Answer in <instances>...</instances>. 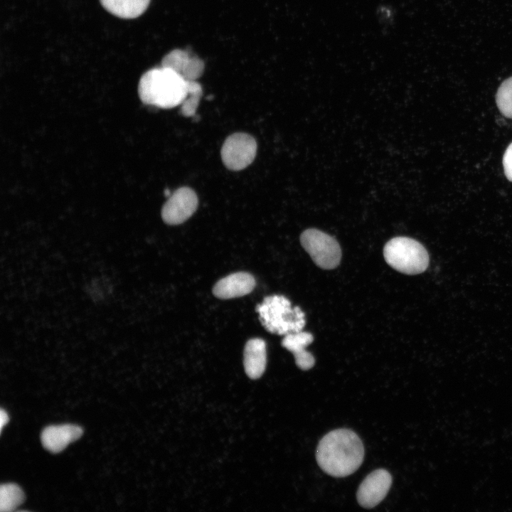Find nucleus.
Segmentation results:
<instances>
[{
	"label": "nucleus",
	"mask_w": 512,
	"mask_h": 512,
	"mask_svg": "<svg viewBox=\"0 0 512 512\" xmlns=\"http://www.w3.org/2000/svg\"><path fill=\"white\" fill-rule=\"evenodd\" d=\"M364 447L359 437L348 429H337L320 440L316 458L320 468L329 475L344 477L361 465Z\"/></svg>",
	"instance_id": "f257e3e1"
},
{
	"label": "nucleus",
	"mask_w": 512,
	"mask_h": 512,
	"mask_svg": "<svg viewBox=\"0 0 512 512\" xmlns=\"http://www.w3.org/2000/svg\"><path fill=\"white\" fill-rule=\"evenodd\" d=\"M188 91V81L170 68H154L144 73L138 84V95L146 105L163 109L180 106Z\"/></svg>",
	"instance_id": "f03ea898"
},
{
	"label": "nucleus",
	"mask_w": 512,
	"mask_h": 512,
	"mask_svg": "<svg viewBox=\"0 0 512 512\" xmlns=\"http://www.w3.org/2000/svg\"><path fill=\"white\" fill-rule=\"evenodd\" d=\"M256 311L262 325L271 334L285 336L299 332L306 324L304 311L299 306H292L282 295L265 297Z\"/></svg>",
	"instance_id": "7ed1b4c3"
},
{
	"label": "nucleus",
	"mask_w": 512,
	"mask_h": 512,
	"mask_svg": "<svg viewBox=\"0 0 512 512\" xmlns=\"http://www.w3.org/2000/svg\"><path fill=\"white\" fill-rule=\"evenodd\" d=\"M386 262L395 270L406 274H417L426 270L429 255L418 241L407 237H395L383 248Z\"/></svg>",
	"instance_id": "20e7f679"
},
{
	"label": "nucleus",
	"mask_w": 512,
	"mask_h": 512,
	"mask_svg": "<svg viewBox=\"0 0 512 512\" xmlns=\"http://www.w3.org/2000/svg\"><path fill=\"white\" fill-rule=\"evenodd\" d=\"M300 242L314 262L320 268L332 270L340 263L341 250L332 236L315 228H309L300 235Z\"/></svg>",
	"instance_id": "39448f33"
},
{
	"label": "nucleus",
	"mask_w": 512,
	"mask_h": 512,
	"mask_svg": "<svg viewBox=\"0 0 512 512\" xmlns=\"http://www.w3.org/2000/svg\"><path fill=\"white\" fill-rule=\"evenodd\" d=\"M257 149V142L253 137L243 132L234 133L224 141L221 159L228 169L240 171L253 161Z\"/></svg>",
	"instance_id": "423d86ee"
},
{
	"label": "nucleus",
	"mask_w": 512,
	"mask_h": 512,
	"mask_svg": "<svg viewBox=\"0 0 512 512\" xmlns=\"http://www.w3.org/2000/svg\"><path fill=\"white\" fill-rule=\"evenodd\" d=\"M198 200L189 187H181L173 192L161 208V218L168 225L183 223L196 210Z\"/></svg>",
	"instance_id": "0eeeda50"
},
{
	"label": "nucleus",
	"mask_w": 512,
	"mask_h": 512,
	"mask_svg": "<svg viewBox=\"0 0 512 512\" xmlns=\"http://www.w3.org/2000/svg\"><path fill=\"white\" fill-rule=\"evenodd\" d=\"M391 484L392 476L388 471L379 469L372 471L358 487V503L366 508H373L386 496Z\"/></svg>",
	"instance_id": "6e6552de"
},
{
	"label": "nucleus",
	"mask_w": 512,
	"mask_h": 512,
	"mask_svg": "<svg viewBox=\"0 0 512 512\" xmlns=\"http://www.w3.org/2000/svg\"><path fill=\"white\" fill-rule=\"evenodd\" d=\"M82 433V427L73 424L50 425L43 429L41 439L45 449L52 453H58L78 439Z\"/></svg>",
	"instance_id": "1a4fd4ad"
},
{
	"label": "nucleus",
	"mask_w": 512,
	"mask_h": 512,
	"mask_svg": "<svg viewBox=\"0 0 512 512\" xmlns=\"http://www.w3.org/2000/svg\"><path fill=\"white\" fill-rule=\"evenodd\" d=\"M255 287V279L251 274L238 272L217 282L213 288V294L219 299H233L248 294Z\"/></svg>",
	"instance_id": "9d476101"
},
{
	"label": "nucleus",
	"mask_w": 512,
	"mask_h": 512,
	"mask_svg": "<svg viewBox=\"0 0 512 512\" xmlns=\"http://www.w3.org/2000/svg\"><path fill=\"white\" fill-rule=\"evenodd\" d=\"M162 66L171 68L187 81L198 79L204 69L202 60L196 57H191L187 52L181 50H172L164 56Z\"/></svg>",
	"instance_id": "9b49d317"
},
{
	"label": "nucleus",
	"mask_w": 512,
	"mask_h": 512,
	"mask_svg": "<svg viewBox=\"0 0 512 512\" xmlns=\"http://www.w3.org/2000/svg\"><path fill=\"white\" fill-rule=\"evenodd\" d=\"M313 341L314 336L311 334L301 331L285 335L281 344L293 353L296 365L300 369L306 370L311 368L315 363L314 356L306 350Z\"/></svg>",
	"instance_id": "f8f14e48"
},
{
	"label": "nucleus",
	"mask_w": 512,
	"mask_h": 512,
	"mask_svg": "<svg viewBox=\"0 0 512 512\" xmlns=\"http://www.w3.org/2000/svg\"><path fill=\"white\" fill-rule=\"evenodd\" d=\"M243 363L250 378L257 379L263 374L267 363L266 343L263 339L251 338L246 343Z\"/></svg>",
	"instance_id": "ddd939ff"
},
{
	"label": "nucleus",
	"mask_w": 512,
	"mask_h": 512,
	"mask_svg": "<svg viewBox=\"0 0 512 512\" xmlns=\"http://www.w3.org/2000/svg\"><path fill=\"white\" fill-rule=\"evenodd\" d=\"M108 12L122 18H134L142 15L150 0H100Z\"/></svg>",
	"instance_id": "4468645a"
},
{
	"label": "nucleus",
	"mask_w": 512,
	"mask_h": 512,
	"mask_svg": "<svg viewBox=\"0 0 512 512\" xmlns=\"http://www.w3.org/2000/svg\"><path fill=\"white\" fill-rule=\"evenodd\" d=\"M24 501V494L15 484H3L0 487V511H15Z\"/></svg>",
	"instance_id": "2eb2a0df"
},
{
	"label": "nucleus",
	"mask_w": 512,
	"mask_h": 512,
	"mask_svg": "<svg viewBox=\"0 0 512 512\" xmlns=\"http://www.w3.org/2000/svg\"><path fill=\"white\" fill-rule=\"evenodd\" d=\"M202 95V87L196 80L188 81V94L181 103L180 113L184 117H193Z\"/></svg>",
	"instance_id": "dca6fc26"
},
{
	"label": "nucleus",
	"mask_w": 512,
	"mask_h": 512,
	"mask_svg": "<svg viewBox=\"0 0 512 512\" xmlns=\"http://www.w3.org/2000/svg\"><path fill=\"white\" fill-rule=\"evenodd\" d=\"M497 107L502 114L512 119V76L499 86L496 95Z\"/></svg>",
	"instance_id": "f3484780"
},
{
	"label": "nucleus",
	"mask_w": 512,
	"mask_h": 512,
	"mask_svg": "<svg viewBox=\"0 0 512 512\" xmlns=\"http://www.w3.org/2000/svg\"><path fill=\"white\" fill-rule=\"evenodd\" d=\"M503 166L506 178L512 181V143L508 146L504 153Z\"/></svg>",
	"instance_id": "a211bd4d"
},
{
	"label": "nucleus",
	"mask_w": 512,
	"mask_h": 512,
	"mask_svg": "<svg viewBox=\"0 0 512 512\" xmlns=\"http://www.w3.org/2000/svg\"><path fill=\"white\" fill-rule=\"evenodd\" d=\"M9 420L7 412L4 410H0V430H2L4 426L8 423Z\"/></svg>",
	"instance_id": "6ab92c4d"
}]
</instances>
